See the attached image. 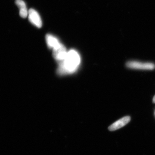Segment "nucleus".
Returning <instances> with one entry per match:
<instances>
[{
	"mask_svg": "<svg viewBox=\"0 0 155 155\" xmlns=\"http://www.w3.org/2000/svg\"><path fill=\"white\" fill-rule=\"evenodd\" d=\"M126 67L130 69H142V70H153L155 68V65L151 63H142L136 61L127 62Z\"/></svg>",
	"mask_w": 155,
	"mask_h": 155,
	"instance_id": "2",
	"label": "nucleus"
},
{
	"mask_svg": "<svg viewBox=\"0 0 155 155\" xmlns=\"http://www.w3.org/2000/svg\"><path fill=\"white\" fill-rule=\"evenodd\" d=\"M28 18L31 23L37 28H40L42 25V22L38 12L33 9H29L28 12Z\"/></svg>",
	"mask_w": 155,
	"mask_h": 155,
	"instance_id": "3",
	"label": "nucleus"
},
{
	"mask_svg": "<svg viewBox=\"0 0 155 155\" xmlns=\"http://www.w3.org/2000/svg\"><path fill=\"white\" fill-rule=\"evenodd\" d=\"M53 57L56 61L61 62L66 58L67 52L65 46L61 44L59 47L53 49Z\"/></svg>",
	"mask_w": 155,
	"mask_h": 155,
	"instance_id": "4",
	"label": "nucleus"
},
{
	"mask_svg": "<svg viewBox=\"0 0 155 155\" xmlns=\"http://www.w3.org/2000/svg\"><path fill=\"white\" fill-rule=\"evenodd\" d=\"M153 103L155 104V95L154 96L153 98Z\"/></svg>",
	"mask_w": 155,
	"mask_h": 155,
	"instance_id": "8",
	"label": "nucleus"
},
{
	"mask_svg": "<svg viewBox=\"0 0 155 155\" xmlns=\"http://www.w3.org/2000/svg\"><path fill=\"white\" fill-rule=\"evenodd\" d=\"M46 41L48 47L53 50L58 48L61 44L58 38L51 34L47 35Z\"/></svg>",
	"mask_w": 155,
	"mask_h": 155,
	"instance_id": "6",
	"label": "nucleus"
},
{
	"mask_svg": "<svg viewBox=\"0 0 155 155\" xmlns=\"http://www.w3.org/2000/svg\"><path fill=\"white\" fill-rule=\"evenodd\" d=\"M15 4L19 9V15L23 18H25L28 16V12L26 4L22 0H16Z\"/></svg>",
	"mask_w": 155,
	"mask_h": 155,
	"instance_id": "7",
	"label": "nucleus"
},
{
	"mask_svg": "<svg viewBox=\"0 0 155 155\" xmlns=\"http://www.w3.org/2000/svg\"><path fill=\"white\" fill-rule=\"evenodd\" d=\"M130 116H125L112 124L108 127V129L110 131H115L118 130L127 125V123L130 122Z\"/></svg>",
	"mask_w": 155,
	"mask_h": 155,
	"instance_id": "5",
	"label": "nucleus"
},
{
	"mask_svg": "<svg viewBox=\"0 0 155 155\" xmlns=\"http://www.w3.org/2000/svg\"><path fill=\"white\" fill-rule=\"evenodd\" d=\"M81 63L80 55L75 50H71L67 52L66 58L60 62L58 69L59 75H64L75 72Z\"/></svg>",
	"mask_w": 155,
	"mask_h": 155,
	"instance_id": "1",
	"label": "nucleus"
}]
</instances>
